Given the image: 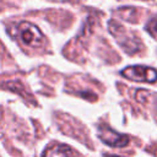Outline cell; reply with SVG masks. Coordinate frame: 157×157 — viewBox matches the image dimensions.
Here are the masks:
<instances>
[{"instance_id":"obj_6","label":"cell","mask_w":157,"mask_h":157,"mask_svg":"<svg viewBox=\"0 0 157 157\" xmlns=\"http://www.w3.org/2000/svg\"><path fill=\"white\" fill-rule=\"evenodd\" d=\"M108 157H119V156H108Z\"/></svg>"},{"instance_id":"obj_5","label":"cell","mask_w":157,"mask_h":157,"mask_svg":"<svg viewBox=\"0 0 157 157\" xmlns=\"http://www.w3.org/2000/svg\"><path fill=\"white\" fill-rule=\"evenodd\" d=\"M43 157H76L75 151L64 144H55L45 148Z\"/></svg>"},{"instance_id":"obj_1","label":"cell","mask_w":157,"mask_h":157,"mask_svg":"<svg viewBox=\"0 0 157 157\" xmlns=\"http://www.w3.org/2000/svg\"><path fill=\"white\" fill-rule=\"evenodd\" d=\"M108 29L109 32L114 36L119 45L129 54H134L141 49V42L139 40L137 37L134 36V33L128 32L120 23L117 21H109L108 23Z\"/></svg>"},{"instance_id":"obj_2","label":"cell","mask_w":157,"mask_h":157,"mask_svg":"<svg viewBox=\"0 0 157 157\" xmlns=\"http://www.w3.org/2000/svg\"><path fill=\"white\" fill-rule=\"evenodd\" d=\"M17 31H18V38L26 45H29L33 48H39L45 43V37L43 36L40 29L37 26H34L33 23L21 22L17 26Z\"/></svg>"},{"instance_id":"obj_4","label":"cell","mask_w":157,"mask_h":157,"mask_svg":"<svg viewBox=\"0 0 157 157\" xmlns=\"http://www.w3.org/2000/svg\"><path fill=\"white\" fill-rule=\"evenodd\" d=\"M98 137L110 147H124L129 144L130 137L124 134H119L108 126H99Z\"/></svg>"},{"instance_id":"obj_3","label":"cell","mask_w":157,"mask_h":157,"mask_svg":"<svg viewBox=\"0 0 157 157\" xmlns=\"http://www.w3.org/2000/svg\"><path fill=\"white\" fill-rule=\"evenodd\" d=\"M121 75L136 82L153 83L157 81V70L150 66H142V65L128 66L121 71Z\"/></svg>"}]
</instances>
